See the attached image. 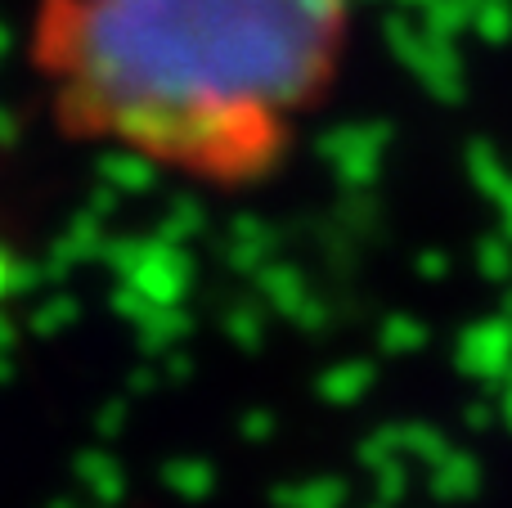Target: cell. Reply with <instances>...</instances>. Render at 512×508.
Instances as JSON below:
<instances>
[{
  "instance_id": "cell-1",
  "label": "cell",
  "mask_w": 512,
  "mask_h": 508,
  "mask_svg": "<svg viewBox=\"0 0 512 508\" xmlns=\"http://www.w3.org/2000/svg\"><path fill=\"white\" fill-rule=\"evenodd\" d=\"M355 0H45L59 122L149 167L261 185L346 63Z\"/></svg>"
},
{
  "instance_id": "cell-2",
  "label": "cell",
  "mask_w": 512,
  "mask_h": 508,
  "mask_svg": "<svg viewBox=\"0 0 512 508\" xmlns=\"http://www.w3.org/2000/svg\"><path fill=\"white\" fill-rule=\"evenodd\" d=\"M72 315H77V302H68V297H50V302H41L32 311V329L36 333H54L59 324H68Z\"/></svg>"
},
{
  "instance_id": "cell-3",
  "label": "cell",
  "mask_w": 512,
  "mask_h": 508,
  "mask_svg": "<svg viewBox=\"0 0 512 508\" xmlns=\"http://www.w3.org/2000/svg\"><path fill=\"white\" fill-rule=\"evenodd\" d=\"M14 140H18V113L0 104V149H9Z\"/></svg>"
},
{
  "instance_id": "cell-4",
  "label": "cell",
  "mask_w": 512,
  "mask_h": 508,
  "mask_svg": "<svg viewBox=\"0 0 512 508\" xmlns=\"http://www.w3.org/2000/svg\"><path fill=\"white\" fill-rule=\"evenodd\" d=\"M14 252H9V248H0V302H5V297H9V275H14Z\"/></svg>"
},
{
  "instance_id": "cell-5",
  "label": "cell",
  "mask_w": 512,
  "mask_h": 508,
  "mask_svg": "<svg viewBox=\"0 0 512 508\" xmlns=\"http://www.w3.org/2000/svg\"><path fill=\"white\" fill-rule=\"evenodd\" d=\"M5 54H9V27L0 23V63H5Z\"/></svg>"
},
{
  "instance_id": "cell-6",
  "label": "cell",
  "mask_w": 512,
  "mask_h": 508,
  "mask_svg": "<svg viewBox=\"0 0 512 508\" xmlns=\"http://www.w3.org/2000/svg\"><path fill=\"white\" fill-rule=\"evenodd\" d=\"M5 369H9V360H5V351H0V378H5Z\"/></svg>"
}]
</instances>
